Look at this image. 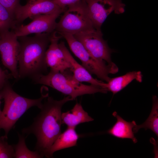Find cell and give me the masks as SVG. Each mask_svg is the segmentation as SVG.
I'll return each instance as SVG.
<instances>
[{"mask_svg": "<svg viewBox=\"0 0 158 158\" xmlns=\"http://www.w3.org/2000/svg\"><path fill=\"white\" fill-rule=\"evenodd\" d=\"M20 0H0V3L14 16L15 10L20 5Z\"/></svg>", "mask_w": 158, "mask_h": 158, "instance_id": "cell-22", "label": "cell"}, {"mask_svg": "<svg viewBox=\"0 0 158 158\" xmlns=\"http://www.w3.org/2000/svg\"><path fill=\"white\" fill-rule=\"evenodd\" d=\"M63 13L56 25L55 30L57 33L66 32L74 35L95 28L85 0L68 6Z\"/></svg>", "mask_w": 158, "mask_h": 158, "instance_id": "cell-5", "label": "cell"}, {"mask_svg": "<svg viewBox=\"0 0 158 158\" xmlns=\"http://www.w3.org/2000/svg\"><path fill=\"white\" fill-rule=\"evenodd\" d=\"M7 139L4 136H0V158H15L13 145L8 143Z\"/></svg>", "mask_w": 158, "mask_h": 158, "instance_id": "cell-21", "label": "cell"}, {"mask_svg": "<svg viewBox=\"0 0 158 158\" xmlns=\"http://www.w3.org/2000/svg\"><path fill=\"white\" fill-rule=\"evenodd\" d=\"M87 3L89 16L94 28L101 30V26L112 12L123 13L125 5L122 0H85Z\"/></svg>", "mask_w": 158, "mask_h": 158, "instance_id": "cell-9", "label": "cell"}, {"mask_svg": "<svg viewBox=\"0 0 158 158\" xmlns=\"http://www.w3.org/2000/svg\"><path fill=\"white\" fill-rule=\"evenodd\" d=\"M69 96L57 100L48 96L40 109V112L34 119L32 124L23 128V134H32L37 139L35 150L43 157L42 154L54 143L61 133V109L67 102L73 100Z\"/></svg>", "mask_w": 158, "mask_h": 158, "instance_id": "cell-1", "label": "cell"}, {"mask_svg": "<svg viewBox=\"0 0 158 158\" xmlns=\"http://www.w3.org/2000/svg\"><path fill=\"white\" fill-rule=\"evenodd\" d=\"M61 10H66L61 8L53 0H27L25 5L20 4L14 12L16 26L21 24L28 18L50 14Z\"/></svg>", "mask_w": 158, "mask_h": 158, "instance_id": "cell-11", "label": "cell"}, {"mask_svg": "<svg viewBox=\"0 0 158 158\" xmlns=\"http://www.w3.org/2000/svg\"><path fill=\"white\" fill-rule=\"evenodd\" d=\"M82 0H53L61 8L66 10L67 7Z\"/></svg>", "mask_w": 158, "mask_h": 158, "instance_id": "cell-24", "label": "cell"}, {"mask_svg": "<svg viewBox=\"0 0 158 158\" xmlns=\"http://www.w3.org/2000/svg\"><path fill=\"white\" fill-rule=\"evenodd\" d=\"M1 98L0 97V116L1 114V112H2V111H1V109H0V104H1Z\"/></svg>", "mask_w": 158, "mask_h": 158, "instance_id": "cell-25", "label": "cell"}, {"mask_svg": "<svg viewBox=\"0 0 158 158\" xmlns=\"http://www.w3.org/2000/svg\"><path fill=\"white\" fill-rule=\"evenodd\" d=\"M20 49L18 37L13 30L0 33V54L2 63L10 71L13 78L17 80Z\"/></svg>", "mask_w": 158, "mask_h": 158, "instance_id": "cell-8", "label": "cell"}, {"mask_svg": "<svg viewBox=\"0 0 158 158\" xmlns=\"http://www.w3.org/2000/svg\"><path fill=\"white\" fill-rule=\"evenodd\" d=\"M58 33L65 39L71 51L80 59L82 63V66L90 74H94L100 79L107 82L111 78L109 77V74L115 73L118 72V69L92 56L73 35L66 32Z\"/></svg>", "mask_w": 158, "mask_h": 158, "instance_id": "cell-6", "label": "cell"}, {"mask_svg": "<svg viewBox=\"0 0 158 158\" xmlns=\"http://www.w3.org/2000/svg\"><path fill=\"white\" fill-rule=\"evenodd\" d=\"M51 33L17 37L20 44L18 58V79L26 77L32 79L47 72L45 56L50 42Z\"/></svg>", "mask_w": 158, "mask_h": 158, "instance_id": "cell-2", "label": "cell"}, {"mask_svg": "<svg viewBox=\"0 0 158 158\" xmlns=\"http://www.w3.org/2000/svg\"><path fill=\"white\" fill-rule=\"evenodd\" d=\"M81 42L88 52L94 57L107 62L112 67L118 69L111 60L112 50L109 47L107 42L103 38L101 30L95 28L81 32L73 35Z\"/></svg>", "mask_w": 158, "mask_h": 158, "instance_id": "cell-7", "label": "cell"}, {"mask_svg": "<svg viewBox=\"0 0 158 158\" xmlns=\"http://www.w3.org/2000/svg\"><path fill=\"white\" fill-rule=\"evenodd\" d=\"M13 78L11 73H9L7 70H4L0 67V90L8 81V80Z\"/></svg>", "mask_w": 158, "mask_h": 158, "instance_id": "cell-23", "label": "cell"}, {"mask_svg": "<svg viewBox=\"0 0 158 158\" xmlns=\"http://www.w3.org/2000/svg\"><path fill=\"white\" fill-rule=\"evenodd\" d=\"M113 115L116 118L117 121L114 125L107 131V133L115 137L122 139L128 138L132 140L134 143L138 141L134 135V127L137 125L135 122L127 121L118 115L116 111Z\"/></svg>", "mask_w": 158, "mask_h": 158, "instance_id": "cell-15", "label": "cell"}, {"mask_svg": "<svg viewBox=\"0 0 158 158\" xmlns=\"http://www.w3.org/2000/svg\"><path fill=\"white\" fill-rule=\"evenodd\" d=\"M61 118L62 124L74 127L80 123L94 120L84 110L81 104L78 103L70 110L62 113Z\"/></svg>", "mask_w": 158, "mask_h": 158, "instance_id": "cell-16", "label": "cell"}, {"mask_svg": "<svg viewBox=\"0 0 158 158\" xmlns=\"http://www.w3.org/2000/svg\"><path fill=\"white\" fill-rule=\"evenodd\" d=\"M65 11L61 10L50 14L32 16L29 24L16 26L13 30L17 37L27 36L32 33H51L55 30L56 19Z\"/></svg>", "mask_w": 158, "mask_h": 158, "instance_id": "cell-10", "label": "cell"}, {"mask_svg": "<svg viewBox=\"0 0 158 158\" xmlns=\"http://www.w3.org/2000/svg\"><path fill=\"white\" fill-rule=\"evenodd\" d=\"M79 137L75 127H68L59 135L52 145L43 152V157H51L54 153L57 151L76 146Z\"/></svg>", "mask_w": 158, "mask_h": 158, "instance_id": "cell-14", "label": "cell"}, {"mask_svg": "<svg viewBox=\"0 0 158 158\" xmlns=\"http://www.w3.org/2000/svg\"><path fill=\"white\" fill-rule=\"evenodd\" d=\"M48 96L47 93L42 94L40 98L35 99L24 97L13 90L8 81L0 90V97L4 101V108L0 116V130H4V136L7 138L9 132L23 114L32 107L37 106L40 109L42 100Z\"/></svg>", "mask_w": 158, "mask_h": 158, "instance_id": "cell-3", "label": "cell"}, {"mask_svg": "<svg viewBox=\"0 0 158 158\" xmlns=\"http://www.w3.org/2000/svg\"><path fill=\"white\" fill-rule=\"evenodd\" d=\"M67 61L70 64V70L75 78L80 82H85L91 84L106 88L107 83L94 78L90 73L82 65H80L73 58L66 47L63 42L61 41L58 44Z\"/></svg>", "mask_w": 158, "mask_h": 158, "instance_id": "cell-13", "label": "cell"}, {"mask_svg": "<svg viewBox=\"0 0 158 158\" xmlns=\"http://www.w3.org/2000/svg\"><path fill=\"white\" fill-rule=\"evenodd\" d=\"M142 75L140 71H133L123 75L110 78L107 83L106 88L113 95L123 89L134 80L141 82Z\"/></svg>", "mask_w": 158, "mask_h": 158, "instance_id": "cell-17", "label": "cell"}, {"mask_svg": "<svg viewBox=\"0 0 158 158\" xmlns=\"http://www.w3.org/2000/svg\"><path fill=\"white\" fill-rule=\"evenodd\" d=\"M152 111L148 117L142 124L136 125L133 128L134 133H136L141 128L145 130L150 129L153 131L158 136V101L156 96L152 97Z\"/></svg>", "mask_w": 158, "mask_h": 158, "instance_id": "cell-18", "label": "cell"}, {"mask_svg": "<svg viewBox=\"0 0 158 158\" xmlns=\"http://www.w3.org/2000/svg\"><path fill=\"white\" fill-rule=\"evenodd\" d=\"M57 34L55 30L51 33L50 44L45 53V61L50 71L62 72L70 69L71 66L59 47V41L62 37Z\"/></svg>", "mask_w": 158, "mask_h": 158, "instance_id": "cell-12", "label": "cell"}, {"mask_svg": "<svg viewBox=\"0 0 158 158\" xmlns=\"http://www.w3.org/2000/svg\"><path fill=\"white\" fill-rule=\"evenodd\" d=\"M32 80L35 84L47 85L69 96L73 100L83 95L97 92L106 93L108 91L107 88L100 86L81 83L73 77L70 69L62 72L50 71L47 74L39 75Z\"/></svg>", "mask_w": 158, "mask_h": 158, "instance_id": "cell-4", "label": "cell"}, {"mask_svg": "<svg viewBox=\"0 0 158 158\" xmlns=\"http://www.w3.org/2000/svg\"><path fill=\"white\" fill-rule=\"evenodd\" d=\"M16 26L14 16L0 3V33Z\"/></svg>", "mask_w": 158, "mask_h": 158, "instance_id": "cell-20", "label": "cell"}, {"mask_svg": "<svg viewBox=\"0 0 158 158\" xmlns=\"http://www.w3.org/2000/svg\"><path fill=\"white\" fill-rule=\"evenodd\" d=\"M19 140L18 143L13 145L15 158H39L43 157L38 151H32L30 150L26 145L25 139L26 137L23 135L18 133Z\"/></svg>", "mask_w": 158, "mask_h": 158, "instance_id": "cell-19", "label": "cell"}]
</instances>
